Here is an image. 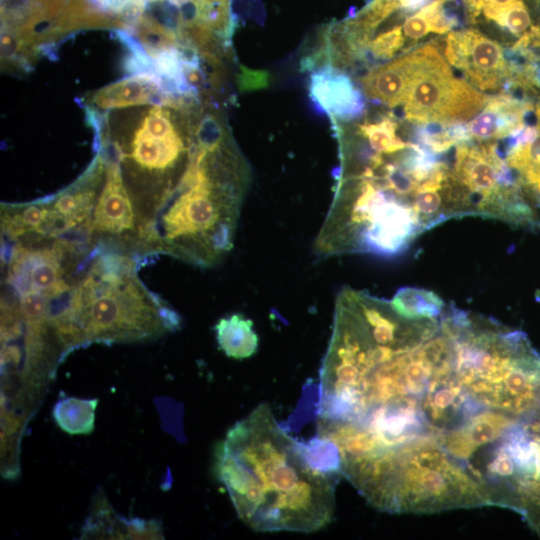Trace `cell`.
Masks as SVG:
<instances>
[{
    "label": "cell",
    "mask_w": 540,
    "mask_h": 540,
    "mask_svg": "<svg viewBox=\"0 0 540 540\" xmlns=\"http://www.w3.org/2000/svg\"><path fill=\"white\" fill-rule=\"evenodd\" d=\"M447 61L483 91L498 90L511 78L512 70L502 47L475 29L450 32L446 38Z\"/></svg>",
    "instance_id": "obj_9"
},
{
    "label": "cell",
    "mask_w": 540,
    "mask_h": 540,
    "mask_svg": "<svg viewBox=\"0 0 540 540\" xmlns=\"http://www.w3.org/2000/svg\"><path fill=\"white\" fill-rule=\"evenodd\" d=\"M417 49L379 67H374L358 82L364 95L389 108L401 106L417 65Z\"/></svg>",
    "instance_id": "obj_13"
},
{
    "label": "cell",
    "mask_w": 540,
    "mask_h": 540,
    "mask_svg": "<svg viewBox=\"0 0 540 540\" xmlns=\"http://www.w3.org/2000/svg\"><path fill=\"white\" fill-rule=\"evenodd\" d=\"M60 324L80 345L128 343L174 331L180 317L144 286L131 255L98 248L76 276Z\"/></svg>",
    "instance_id": "obj_4"
},
{
    "label": "cell",
    "mask_w": 540,
    "mask_h": 540,
    "mask_svg": "<svg viewBox=\"0 0 540 540\" xmlns=\"http://www.w3.org/2000/svg\"><path fill=\"white\" fill-rule=\"evenodd\" d=\"M341 473L382 511L432 513L491 505L465 462L432 436L415 437L356 460Z\"/></svg>",
    "instance_id": "obj_3"
},
{
    "label": "cell",
    "mask_w": 540,
    "mask_h": 540,
    "mask_svg": "<svg viewBox=\"0 0 540 540\" xmlns=\"http://www.w3.org/2000/svg\"><path fill=\"white\" fill-rule=\"evenodd\" d=\"M105 159L104 178L93 208L90 236L94 246L137 254L138 229L132 201L119 161L100 149Z\"/></svg>",
    "instance_id": "obj_8"
},
{
    "label": "cell",
    "mask_w": 540,
    "mask_h": 540,
    "mask_svg": "<svg viewBox=\"0 0 540 540\" xmlns=\"http://www.w3.org/2000/svg\"><path fill=\"white\" fill-rule=\"evenodd\" d=\"M534 109L530 101H519L503 93L489 97L466 127L473 141L501 140L522 131L527 113Z\"/></svg>",
    "instance_id": "obj_12"
},
{
    "label": "cell",
    "mask_w": 540,
    "mask_h": 540,
    "mask_svg": "<svg viewBox=\"0 0 540 540\" xmlns=\"http://www.w3.org/2000/svg\"><path fill=\"white\" fill-rule=\"evenodd\" d=\"M455 372L485 411L518 417L540 405V358L520 332L480 314L460 331Z\"/></svg>",
    "instance_id": "obj_6"
},
{
    "label": "cell",
    "mask_w": 540,
    "mask_h": 540,
    "mask_svg": "<svg viewBox=\"0 0 540 540\" xmlns=\"http://www.w3.org/2000/svg\"><path fill=\"white\" fill-rule=\"evenodd\" d=\"M215 332L220 349L230 358H248L257 350L258 336L253 323L241 314L221 318Z\"/></svg>",
    "instance_id": "obj_15"
},
{
    "label": "cell",
    "mask_w": 540,
    "mask_h": 540,
    "mask_svg": "<svg viewBox=\"0 0 540 540\" xmlns=\"http://www.w3.org/2000/svg\"><path fill=\"white\" fill-rule=\"evenodd\" d=\"M310 70L309 96L319 110L334 120H351L363 115L365 96L342 69L325 63Z\"/></svg>",
    "instance_id": "obj_10"
},
{
    "label": "cell",
    "mask_w": 540,
    "mask_h": 540,
    "mask_svg": "<svg viewBox=\"0 0 540 540\" xmlns=\"http://www.w3.org/2000/svg\"><path fill=\"white\" fill-rule=\"evenodd\" d=\"M182 99L171 96L153 73H136L108 84L95 92L90 103L100 111L154 104H172Z\"/></svg>",
    "instance_id": "obj_11"
},
{
    "label": "cell",
    "mask_w": 540,
    "mask_h": 540,
    "mask_svg": "<svg viewBox=\"0 0 540 540\" xmlns=\"http://www.w3.org/2000/svg\"><path fill=\"white\" fill-rule=\"evenodd\" d=\"M536 410H537V419L535 420V422L540 427V405L538 406Z\"/></svg>",
    "instance_id": "obj_20"
},
{
    "label": "cell",
    "mask_w": 540,
    "mask_h": 540,
    "mask_svg": "<svg viewBox=\"0 0 540 540\" xmlns=\"http://www.w3.org/2000/svg\"><path fill=\"white\" fill-rule=\"evenodd\" d=\"M428 0H372L356 14L345 19L347 27L360 35L372 31L380 22L398 11H414Z\"/></svg>",
    "instance_id": "obj_18"
},
{
    "label": "cell",
    "mask_w": 540,
    "mask_h": 540,
    "mask_svg": "<svg viewBox=\"0 0 540 540\" xmlns=\"http://www.w3.org/2000/svg\"><path fill=\"white\" fill-rule=\"evenodd\" d=\"M449 0H433L415 14L407 17L403 23L404 36L417 40L428 33L444 34L459 25L455 12L445 7Z\"/></svg>",
    "instance_id": "obj_16"
},
{
    "label": "cell",
    "mask_w": 540,
    "mask_h": 540,
    "mask_svg": "<svg viewBox=\"0 0 540 540\" xmlns=\"http://www.w3.org/2000/svg\"><path fill=\"white\" fill-rule=\"evenodd\" d=\"M418 61L402 103L403 117L417 125H452L474 118L489 96L455 78L433 45L417 48Z\"/></svg>",
    "instance_id": "obj_7"
},
{
    "label": "cell",
    "mask_w": 540,
    "mask_h": 540,
    "mask_svg": "<svg viewBox=\"0 0 540 540\" xmlns=\"http://www.w3.org/2000/svg\"><path fill=\"white\" fill-rule=\"evenodd\" d=\"M480 14L487 21H493L519 38L534 26L528 8L522 0H511L500 8L482 11Z\"/></svg>",
    "instance_id": "obj_19"
},
{
    "label": "cell",
    "mask_w": 540,
    "mask_h": 540,
    "mask_svg": "<svg viewBox=\"0 0 540 540\" xmlns=\"http://www.w3.org/2000/svg\"><path fill=\"white\" fill-rule=\"evenodd\" d=\"M215 468L238 517L255 531L310 533L333 519L339 475L316 466L265 403L228 430Z\"/></svg>",
    "instance_id": "obj_1"
},
{
    "label": "cell",
    "mask_w": 540,
    "mask_h": 540,
    "mask_svg": "<svg viewBox=\"0 0 540 540\" xmlns=\"http://www.w3.org/2000/svg\"><path fill=\"white\" fill-rule=\"evenodd\" d=\"M98 399L67 397L58 400L52 416L60 429L69 435H89L94 430Z\"/></svg>",
    "instance_id": "obj_17"
},
{
    "label": "cell",
    "mask_w": 540,
    "mask_h": 540,
    "mask_svg": "<svg viewBox=\"0 0 540 540\" xmlns=\"http://www.w3.org/2000/svg\"><path fill=\"white\" fill-rule=\"evenodd\" d=\"M194 102L154 104L123 140L102 141L120 163L138 229V254L151 228L173 197L194 152L197 125L178 117Z\"/></svg>",
    "instance_id": "obj_5"
},
{
    "label": "cell",
    "mask_w": 540,
    "mask_h": 540,
    "mask_svg": "<svg viewBox=\"0 0 540 540\" xmlns=\"http://www.w3.org/2000/svg\"><path fill=\"white\" fill-rule=\"evenodd\" d=\"M537 128L538 134L534 139L515 145L505 158L533 207L540 205V127Z\"/></svg>",
    "instance_id": "obj_14"
},
{
    "label": "cell",
    "mask_w": 540,
    "mask_h": 540,
    "mask_svg": "<svg viewBox=\"0 0 540 540\" xmlns=\"http://www.w3.org/2000/svg\"><path fill=\"white\" fill-rule=\"evenodd\" d=\"M248 177L228 131L206 115L197 124L191 161L143 254H166L205 268L219 264L233 248Z\"/></svg>",
    "instance_id": "obj_2"
}]
</instances>
